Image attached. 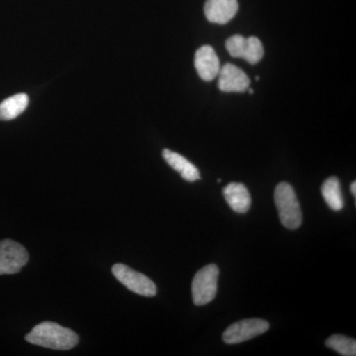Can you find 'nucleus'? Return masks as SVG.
<instances>
[{
  "label": "nucleus",
  "instance_id": "obj_16",
  "mask_svg": "<svg viewBox=\"0 0 356 356\" xmlns=\"http://www.w3.org/2000/svg\"><path fill=\"white\" fill-rule=\"evenodd\" d=\"M350 191L351 193H353V195L356 196V182L353 181V184L350 185Z\"/></svg>",
  "mask_w": 356,
  "mask_h": 356
},
{
  "label": "nucleus",
  "instance_id": "obj_11",
  "mask_svg": "<svg viewBox=\"0 0 356 356\" xmlns=\"http://www.w3.org/2000/svg\"><path fill=\"white\" fill-rule=\"evenodd\" d=\"M222 194L226 202L235 212L245 214L250 210L252 197L245 184L231 182L222 189Z\"/></svg>",
  "mask_w": 356,
  "mask_h": 356
},
{
  "label": "nucleus",
  "instance_id": "obj_9",
  "mask_svg": "<svg viewBox=\"0 0 356 356\" xmlns=\"http://www.w3.org/2000/svg\"><path fill=\"white\" fill-rule=\"evenodd\" d=\"M194 65L199 76L204 81H212L216 79L221 70L216 51L208 44L201 47L196 51Z\"/></svg>",
  "mask_w": 356,
  "mask_h": 356
},
{
  "label": "nucleus",
  "instance_id": "obj_6",
  "mask_svg": "<svg viewBox=\"0 0 356 356\" xmlns=\"http://www.w3.org/2000/svg\"><path fill=\"white\" fill-rule=\"evenodd\" d=\"M269 324L261 318H247L229 325L222 334V341L227 344H236L250 341L268 331Z\"/></svg>",
  "mask_w": 356,
  "mask_h": 356
},
{
  "label": "nucleus",
  "instance_id": "obj_4",
  "mask_svg": "<svg viewBox=\"0 0 356 356\" xmlns=\"http://www.w3.org/2000/svg\"><path fill=\"white\" fill-rule=\"evenodd\" d=\"M112 273L119 282L136 294L146 297L156 296V284L145 274L138 273L123 264H114L112 266Z\"/></svg>",
  "mask_w": 356,
  "mask_h": 356
},
{
  "label": "nucleus",
  "instance_id": "obj_3",
  "mask_svg": "<svg viewBox=\"0 0 356 356\" xmlns=\"http://www.w3.org/2000/svg\"><path fill=\"white\" fill-rule=\"evenodd\" d=\"M219 268L216 264L204 266L194 276L192 281V299L197 306L209 304L216 297Z\"/></svg>",
  "mask_w": 356,
  "mask_h": 356
},
{
  "label": "nucleus",
  "instance_id": "obj_12",
  "mask_svg": "<svg viewBox=\"0 0 356 356\" xmlns=\"http://www.w3.org/2000/svg\"><path fill=\"white\" fill-rule=\"evenodd\" d=\"M163 156L166 163L172 166L173 170L179 172L181 177L186 181L194 182L200 179V172H199L198 168L181 154L170 151V149H163Z\"/></svg>",
  "mask_w": 356,
  "mask_h": 356
},
{
  "label": "nucleus",
  "instance_id": "obj_2",
  "mask_svg": "<svg viewBox=\"0 0 356 356\" xmlns=\"http://www.w3.org/2000/svg\"><path fill=\"white\" fill-rule=\"evenodd\" d=\"M274 200L281 224L286 229H296L302 224L303 215L294 188L287 184L281 182L274 191Z\"/></svg>",
  "mask_w": 356,
  "mask_h": 356
},
{
  "label": "nucleus",
  "instance_id": "obj_8",
  "mask_svg": "<svg viewBox=\"0 0 356 356\" xmlns=\"http://www.w3.org/2000/svg\"><path fill=\"white\" fill-rule=\"evenodd\" d=\"M218 76V86L222 92H245L250 88V79H248L247 74L236 65H222Z\"/></svg>",
  "mask_w": 356,
  "mask_h": 356
},
{
  "label": "nucleus",
  "instance_id": "obj_5",
  "mask_svg": "<svg viewBox=\"0 0 356 356\" xmlns=\"http://www.w3.org/2000/svg\"><path fill=\"white\" fill-rule=\"evenodd\" d=\"M225 44L232 57L243 58L248 64L257 65L264 58V46L257 37L245 38L242 35H234Z\"/></svg>",
  "mask_w": 356,
  "mask_h": 356
},
{
  "label": "nucleus",
  "instance_id": "obj_7",
  "mask_svg": "<svg viewBox=\"0 0 356 356\" xmlns=\"http://www.w3.org/2000/svg\"><path fill=\"white\" fill-rule=\"evenodd\" d=\"M29 259L27 250L13 240L0 242V275L19 273Z\"/></svg>",
  "mask_w": 356,
  "mask_h": 356
},
{
  "label": "nucleus",
  "instance_id": "obj_10",
  "mask_svg": "<svg viewBox=\"0 0 356 356\" xmlns=\"http://www.w3.org/2000/svg\"><path fill=\"white\" fill-rule=\"evenodd\" d=\"M238 10V0H207L204 13L211 23L224 25L235 17Z\"/></svg>",
  "mask_w": 356,
  "mask_h": 356
},
{
  "label": "nucleus",
  "instance_id": "obj_1",
  "mask_svg": "<svg viewBox=\"0 0 356 356\" xmlns=\"http://www.w3.org/2000/svg\"><path fill=\"white\" fill-rule=\"evenodd\" d=\"M25 339L35 346L58 350H72L79 343L76 332L53 322L41 323L33 327Z\"/></svg>",
  "mask_w": 356,
  "mask_h": 356
},
{
  "label": "nucleus",
  "instance_id": "obj_13",
  "mask_svg": "<svg viewBox=\"0 0 356 356\" xmlns=\"http://www.w3.org/2000/svg\"><path fill=\"white\" fill-rule=\"evenodd\" d=\"M29 97L25 93H18L0 103V120L10 121L17 118L27 109Z\"/></svg>",
  "mask_w": 356,
  "mask_h": 356
},
{
  "label": "nucleus",
  "instance_id": "obj_17",
  "mask_svg": "<svg viewBox=\"0 0 356 356\" xmlns=\"http://www.w3.org/2000/svg\"><path fill=\"white\" fill-rule=\"evenodd\" d=\"M248 92H250V95H254V89H252V88L248 89Z\"/></svg>",
  "mask_w": 356,
  "mask_h": 356
},
{
  "label": "nucleus",
  "instance_id": "obj_15",
  "mask_svg": "<svg viewBox=\"0 0 356 356\" xmlns=\"http://www.w3.org/2000/svg\"><path fill=\"white\" fill-rule=\"evenodd\" d=\"M325 346L344 356L356 355L355 339L341 334H334L325 341Z\"/></svg>",
  "mask_w": 356,
  "mask_h": 356
},
{
  "label": "nucleus",
  "instance_id": "obj_14",
  "mask_svg": "<svg viewBox=\"0 0 356 356\" xmlns=\"http://www.w3.org/2000/svg\"><path fill=\"white\" fill-rule=\"evenodd\" d=\"M321 191H322V195L325 203L332 210H343L344 206L343 192H341V182L337 179V177L327 178L322 185Z\"/></svg>",
  "mask_w": 356,
  "mask_h": 356
}]
</instances>
